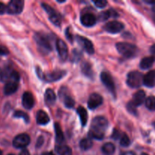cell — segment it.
<instances>
[{
  "instance_id": "obj_29",
  "label": "cell",
  "mask_w": 155,
  "mask_h": 155,
  "mask_svg": "<svg viewBox=\"0 0 155 155\" xmlns=\"http://www.w3.org/2000/svg\"><path fill=\"white\" fill-rule=\"evenodd\" d=\"M56 151L60 155H73L71 149L67 145H58Z\"/></svg>"
},
{
  "instance_id": "obj_26",
  "label": "cell",
  "mask_w": 155,
  "mask_h": 155,
  "mask_svg": "<svg viewBox=\"0 0 155 155\" xmlns=\"http://www.w3.org/2000/svg\"><path fill=\"white\" fill-rule=\"evenodd\" d=\"M115 151V146L111 142L104 144L101 147V152L104 155H112Z\"/></svg>"
},
{
  "instance_id": "obj_31",
  "label": "cell",
  "mask_w": 155,
  "mask_h": 155,
  "mask_svg": "<svg viewBox=\"0 0 155 155\" xmlns=\"http://www.w3.org/2000/svg\"><path fill=\"white\" fill-rule=\"evenodd\" d=\"M130 143L131 142H130V139L129 136L126 133H124L120 137V145L123 147H128L130 146Z\"/></svg>"
},
{
  "instance_id": "obj_43",
  "label": "cell",
  "mask_w": 155,
  "mask_h": 155,
  "mask_svg": "<svg viewBox=\"0 0 155 155\" xmlns=\"http://www.w3.org/2000/svg\"><path fill=\"white\" fill-rule=\"evenodd\" d=\"M42 155H54L52 152H45L43 153Z\"/></svg>"
},
{
  "instance_id": "obj_5",
  "label": "cell",
  "mask_w": 155,
  "mask_h": 155,
  "mask_svg": "<svg viewBox=\"0 0 155 155\" xmlns=\"http://www.w3.org/2000/svg\"><path fill=\"white\" fill-rule=\"evenodd\" d=\"M101 80L105 87L108 89L109 92L116 96V89H115V83L113 80V77L109 73L102 72L101 74Z\"/></svg>"
},
{
  "instance_id": "obj_15",
  "label": "cell",
  "mask_w": 155,
  "mask_h": 155,
  "mask_svg": "<svg viewBox=\"0 0 155 155\" xmlns=\"http://www.w3.org/2000/svg\"><path fill=\"white\" fill-rule=\"evenodd\" d=\"M34 98L32 93L29 92H25L22 96V104L24 107L27 110H30L34 106Z\"/></svg>"
},
{
  "instance_id": "obj_36",
  "label": "cell",
  "mask_w": 155,
  "mask_h": 155,
  "mask_svg": "<svg viewBox=\"0 0 155 155\" xmlns=\"http://www.w3.org/2000/svg\"><path fill=\"white\" fill-rule=\"evenodd\" d=\"M9 53V51L6 47L0 45V55H6Z\"/></svg>"
},
{
  "instance_id": "obj_18",
  "label": "cell",
  "mask_w": 155,
  "mask_h": 155,
  "mask_svg": "<svg viewBox=\"0 0 155 155\" xmlns=\"http://www.w3.org/2000/svg\"><path fill=\"white\" fill-rule=\"evenodd\" d=\"M143 84L147 87H154L155 86V71H151L144 76Z\"/></svg>"
},
{
  "instance_id": "obj_13",
  "label": "cell",
  "mask_w": 155,
  "mask_h": 155,
  "mask_svg": "<svg viewBox=\"0 0 155 155\" xmlns=\"http://www.w3.org/2000/svg\"><path fill=\"white\" fill-rule=\"evenodd\" d=\"M102 103L103 98L101 95L98 93H92V95H90L89 100H88V107L89 109L94 110L99 107Z\"/></svg>"
},
{
  "instance_id": "obj_44",
  "label": "cell",
  "mask_w": 155,
  "mask_h": 155,
  "mask_svg": "<svg viewBox=\"0 0 155 155\" xmlns=\"http://www.w3.org/2000/svg\"><path fill=\"white\" fill-rule=\"evenodd\" d=\"M2 70L0 69V81H2Z\"/></svg>"
},
{
  "instance_id": "obj_48",
  "label": "cell",
  "mask_w": 155,
  "mask_h": 155,
  "mask_svg": "<svg viewBox=\"0 0 155 155\" xmlns=\"http://www.w3.org/2000/svg\"><path fill=\"white\" fill-rule=\"evenodd\" d=\"M8 155H15V154H8Z\"/></svg>"
},
{
  "instance_id": "obj_33",
  "label": "cell",
  "mask_w": 155,
  "mask_h": 155,
  "mask_svg": "<svg viewBox=\"0 0 155 155\" xmlns=\"http://www.w3.org/2000/svg\"><path fill=\"white\" fill-rule=\"evenodd\" d=\"M127 110H128L129 112H130V113H131L132 114H134V115L137 114L136 106L135 105L133 102H132V101H130V102L128 103V104H127Z\"/></svg>"
},
{
  "instance_id": "obj_46",
  "label": "cell",
  "mask_w": 155,
  "mask_h": 155,
  "mask_svg": "<svg viewBox=\"0 0 155 155\" xmlns=\"http://www.w3.org/2000/svg\"><path fill=\"white\" fill-rule=\"evenodd\" d=\"M141 155H148V154H147L146 153H142V154H141Z\"/></svg>"
},
{
  "instance_id": "obj_21",
  "label": "cell",
  "mask_w": 155,
  "mask_h": 155,
  "mask_svg": "<svg viewBox=\"0 0 155 155\" xmlns=\"http://www.w3.org/2000/svg\"><path fill=\"white\" fill-rule=\"evenodd\" d=\"M49 117L43 110H39L36 114V122L39 125H46L49 122Z\"/></svg>"
},
{
  "instance_id": "obj_14",
  "label": "cell",
  "mask_w": 155,
  "mask_h": 155,
  "mask_svg": "<svg viewBox=\"0 0 155 155\" xmlns=\"http://www.w3.org/2000/svg\"><path fill=\"white\" fill-rule=\"evenodd\" d=\"M96 17L90 12L84 13L81 15V18H80V21H81L82 24L87 27H92L95 25V24L96 23Z\"/></svg>"
},
{
  "instance_id": "obj_3",
  "label": "cell",
  "mask_w": 155,
  "mask_h": 155,
  "mask_svg": "<svg viewBox=\"0 0 155 155\" xmlns=\"http://www.w3.org/2000/svg\"><path fill=\"white\" fill-rule=\"evenodd\" d=\"M34 39L41 52L48 54L51 51V45L48 36L44 35L43 33H36L34 36Z\"/></svg>"
},
{
  "instance_id": "obj_42",
  "label": "cell",
  "mask_w": 155,
  "mask_h": 155,
  "mask_svg": "<svg viewBox=\"0 0 155 155\" xmlns=\"http://www.w3.org/2000/svg\"><path fill=\"white\" fill-rule=\"evenodd\" d=\"M150 51H151V52L153 54H155V45H153L151 47V48H150Z\"/></svg>"
},
{
  "instance_id": "obj_49",
  "label": "cell",
  "mask_w": 155,
  "mask_h": 155,
  "mask_svg": "<svg viewBox=\"0 0 155 155\" xmlns=\"http://www.w3.org/2000/svg\"><path fill=\"white\" fill-rule=\"evenodd\" d=\"M154 128H155V122H154Z\"/></svg>"
},
{
  "instance_id": "obj_2",
  "label": "cell",
  "mask_w": 155,
  "mask_h": 155,
  "mask_svg": "<svg viewBox=\"0 0 155 155\" xmlns=\"http://www.w3.org/2000/svg\"><path fill=\"white\" fill-rule=\"evenodd\" d=\"M116 47L118 52L127 58L134 57L138 52L137 47L129 42H118L117 43Z\"/></svg>"
},
{
  "instance_id": "obj_16",
  "label": "cell",
  "mask_w": 155,
  "mask_h": 155,
  "mask_svg": "<svg viewBox=\"0 0 155 155\" xmlns=\"http://www.w3.org/2000/svg\"><path fill=\"white\" fill-rule=\"evenodd\" d=\"M65 74H66V72L64 71H54L45 75L44 79L46 80V81L48 82L57 81V80H59L61 78H63L65 76Z\"/></svg>"
},
{
  "instance_id": "obj_47",
  "label": "cell",
  "mask_w": 155,
  "mask_h": 155,
  "mask_svg": "<svg viewBox=\"0 0 155 155\" xmlns=\"http://www.w3.org/2000/svg\"><path fill=\"white\" fill-rule=\"evenodd\" d=\"M0 155H2V151L1 150H0Z\"/></svg>"
},
{
  "instance_id": "obj_32",
  "label": "cell",
  "mask_w": 155,
  "mask_h": 155,
  "mask_svg": "<svg viewBox=\"0 0 155 155\" xmlns=\"http://www.w3.org/2000/svg\"><path fill=\"white\" fill-rule=\"evenodd\" d=\"M14 117H18V118H22V119H24V120L25 121L26 123H28L29 120H30L29 119L28 115H27L26 113H24V112L21 111V110L15 111V114H14Z\"/></svg>"
},
{
  "instance_id": "obj_12",
  "label": "cell",
  "mask_w": 155,
  "mask_h": 155,
  "mask_svg": "<svg viewBox=\"0 0 155 155\" xmlns=\"http://www.w3.org/2000/svg\"><path fill=\"white\" fill-rule=\"evenodd\" d=\"M56 48H57L59 58L61 59V61H66L68 57V48L64 41L61 39H58L56 42Z\"/></svg>"
},
{
  "instance_id": "obj_17",
  "label": "cell",
  "mask_w": 155,
  "mask_h": 155,
  "mask_svg": "<svg viewBox=\"0 0 155 155\" xmlns=\"http://www.w3.org/2000/svg\"><path fill=\"white\" fill-rule=\"evenodd\" d=\"M18 89V82L10 80L5 83L4 86V93L6 95H10L15 93Z\"/></svg>"
},
{
  "instance_id": "obj_1",
  "label": "cell",
  "mask_w": 155,
  "mask_h": 155,
  "mask_svg": "<svg viewBox=\"0 0 155 155\" xmlns=\"http://www.w3.org/2000/svg\"><path fill=\"white\" fill-rule=\"evenodd\" d=\"M107 127H108V121L105 117L101 116L95 117L92 120V126L89 132V138L101 140L104 138Z\"/></svg>"
},
{
  "instance_id": "obj_7",
  "label": "cell",
  "mask_w": 155,
  "mask_h": 155,
  "mask_svg": "<svg viewBox=\"0 0 155 155\" xmlns=\"http://www.w3.org/2000/svg\"><path fill=\"white\" fill-rule=\"evenodd\" d=\"M42 6L48 15L49 20L51 21V22L56 26L60 25L61 22V18L60 15L55 12V10L53 9L50 5L45 4V3H42Z\"/></svg>"
},
{
  "instance_id": "obj_20",
  "label": "cell",
  "mask_w": 155,
  "mask_h": 155,
  "mask_svg": "<svg viewBox=\"0 0 155 155\" xmlns=\"http://www.w3.org/2000/svg\"><path fill=\"white\" fill-rule=\"evenodd\" d=\"M81 70L85 76L90 79L94 78V71L90 64L87 61H83L81 64Z\"/></svg>"
},
{
  "instance_id": "obj_37",
  "label": "cell",
  "mask_w": 155,
  "mask_h": 155,
  "mask_svg": "<svg viewBox=\"0 0 155 155\" xmlns=\"http://www.w3.org/2000/svg\"><path fill=\"white\" fill-rule=\"evenodd\" d=\"M5 12H7V6L2 2H0V15H3Z\"/></svg>"
},
{
  "instance_id": "obj_9",
  "label": "cell",
  "mask_w": 155,
  "mask_h": 155,
  "mask_svg": "<svg viewBox=\"0 0 155 155\" xmlns=\"http://www.w3.org/2000/svg\"><path fill=\"white\" fill-rule=\"evenodd\" d=\"M124 29V25L120 21H113L105 24L104 26V30L110 33H118Z\"/></svg>"
},
{
  "instance_id": "obj_4",
  "label": "cell",
  "mask_w": 155,
  "mask_h": 155,
  "mask_svg": "<svg viewBox=\"0 0 155 155\" xmlns=\"http://www.w3.org/2000/svg\"><path fill=\"white\" fill-rule=\"evenodd\" d=\"M144 76L139 71H132L127 76V83L130 87L139 88L143 84Z\"/></svg>"
},
{
  "instance_id": "obj_8",
  "label": "cell",
  "mask_w": 155,
  "mask_h": 155,
  "mask_svg": "<svg viewBox=\"0 0 155 155\" xmlns=\"http://www.w3.org/2000/svg\"><path fill=\"white\" fill-rule=\"evenodd\" d=\"M30 136L26 133L18 135L13 140V146L16 148H24L30 144Z\"/></svg>"
},
{
  "instance_id": "obj_24",
  "label": "cell",
  "mask_w": 155,
  "mask_h": 155,
  "mask_svg": "<svg viewBox=\"0 0 155 155\" xmlns=\"http://www.w3.org/2000/svg\"><path fill=\"white\" fill-rule=\"evenodd\" d=\"M77 114H79V117H80V121H81V124L83 127L86 125L87 124V121H88V113L86 111V109L83 107H79L77 108Z\"/></svg>"
},
{
  "instance_id": "obj_10",
  "label": "cell",
  "mask_w": 155,
  "mask_h": 155,
  "mask_svg": "<svg viewBox=\"0 0 155 155\" xmlns=\"http://www.w3.org/2000/svg\"><path fill=\"white\" fill-rule=\"evenodd\" d=\"M59 95H60L61 98L63 101L64 104L68 108H72L74 107V104H75V101L73 99L72 97L69 95L68 89L65 87H62L61 89L59 90Z\"/></svg>"
},
{
  "instance_id": "obj_11",
  "label": "cell",
  "mask_w": 155,
  "mask_h": 155,
  "mask_svg": "<svg viewBox=\"0 0 155 155\" xmlns=\"http://www.w3.org/2000/svg\"><path fill=\"white\" fill-rule=\"evenodd\" d=\"M77 40L78 42V43L80 44V46L85 50L87 53H89V54H92L95 52V50H94V46L93 44L92 43L89 39H88L87 38L83 37L82 36H77Z\"/></svg>"
},
{
  "instance_id": "obj_30",
  "label": "cell",
  "mask_w": 155,
  "mask_h": 155,
  "mask_svg": "<svg viewBox=\"0 0 155 155\" xmlns=\"http://www.w3.org/2000/svg\"><path fill=\"white\" fill-rule=\"evenodd\" d=\"M145 106L150 110H155V97L150 96L145 100Z\"/></svg>"
},
{
  "instance_id": "obj_35",
  "label": "cell",
  "mask_w": 155,
  "mask_h": 155,
  "mask_svg": "<svg viewBox=\"0 0 155 155\" xmlns=\"http://www.w3.org/2000/svg\"><path fill=\"white\" fill-rule=\"evenodd\" d=\"M121 136H120V133L119 131H118L117 130H114L113 133H112V136H111V138L112 139H115V140H117V139H120Z\"/></svg>"
},
{
  "instance_id": "obj_6",
  "label": "cell",
  "mask_w": 155,
  "mask_h": 155,
  "mask_svg": "<svg viewBox=\"0 0 155 155\" xmlns=\"http://www.w3.org/2000/svg\"><path fill=\"white\" fill-rule=\"evenodd\" d=\"M24 2L22 0H12L7 6V12L10 15H18L24 9Z\"/></svg>"
},
{
  "instance_id": "obj_34",
  "label": "cell",
  "mask_w": 155,
  "mask_h": 155,
  "mask_svg": "<svg viewBox=\"0 0 155 155\" xmlns=\"http://www.w3.org/2000/svg\"><path fill=\"white\" fill-rule=\"evenodd\" d=\"M93 3L95 5V6H97L98 8H104L107 5V2L104 1V0H98V1H94Z\"/></svg>"
},
{
  "instance_id": "obj_23",
  "label": "cell",
  "mask_w": 155,
  "mask_h": 155,
  "mask_svg": "<svg viewBox=\"0 0 155 155\" xmlns=\"http://www.w3.org/2000/svg\"><path fill=\"white\" fill-rule=\"evenodd\" d=\"M54 131H55L56 142H57L58 145H61L64 140V136L63 132H62L60 125L57 123L54 124Z\"/></svg>"
},
{
  "instance_id": "obj_39",
  "label": "cell",
  "mask_w": 155,
  "mask_h": 155,
  "mask_svg": "<svg viewBox=\"0 0 155 155\" xmlns=\"http://www.w3.org/2000/svg\"><path fill=\"white\" fill-rule=\"evenodd\" d=\"M19 155H30V153H29V151L27 150L24 149L20 152Z\"/></svg>"
},
{
  "instance_id": "obj_25",
  "label": "cell",
  "mask_w": 155,
  "mask_h": 155,
  "mask_svg": "<svg viewBox=\"0 0 155 155\" xmlns=\"http://www.w3.org/2000/svg\"><path fill=\"white\" fill-rule=\"evenodd\" d=\"M154 62V57H146L142 59L140 62V68L143 70L149 69L151 68Z\"/></svg>"
},
{
  "instance_id": "obj_38",
  "label": "cell",
  "mask_w": 155,
  "mask_h": 155,
  "mask_svg": "<svg viewBox=\"0 0 155 155\" xmlns=\"http://www.w3.org/2000/svg\"><path fill=\"white\" fill-rule=\"evenodd\" d=\"M120 155H136L133 151H125V152L121 153Z\"/></svg>"
},
{
  "instance_id": "obj_19",
  "label": "cell",
  "mask_w": 155,
  "mask_h": 155,
  "mask_svg": "<svg viewBox=\"0 0 155 155\" xmlns=\"http://www.w3.org/2000/svg\"><path fill=\"white\" fill-rule=\"evenodd\" d=\"M145 92L143 90H139L136 92V93L133 95V101L132 102L137 107V106L142 105L144 102L145 101L146 98H145Z\"/></svg>"
},
{
  "instance_id": "obj_27",
  "label": "cell",
  "mask_w": 155,
  "mask_h": 155,
  "mask_svg": "<svg viewBox=\"0 0 155 155\" xmlns=\"http://www.w3.org/2000/svg\"><path fill=\"white\" fill-rule=\"evenodd\" d=\"M93 142H92V139L90 138H85L80 141V147L83 151H87V150L90 149L92 147Z\"/></svg>"
},
{
  "instance_id": "obj_41",
  "label": "cell",
  "mask_w": 155,
  "mask_h": 155,
  "mask_svg": "<svg viewBox=\"0 0 155 155\" xmlns=\"http://www.w3.org/2000/svg\"><path fill=\"white\" fill-rule=\"evenodd\" d=\"M42 142H43V138H39V139H38V142H37V146L38 147H39L40 146V145H42Z\"/></svg>"
},
{
  "instance_id": "obj_28",
  "label": "cell",
  "mask_w": 155,
  "mask_h": 155,
  "mask_svg": "<svg viewBox=\"0 0 155 155\" xmlns=\"http://www.w3.org/2000/svg\"><path fill=\"white\" fill-rule=\"evenodd\" d=\"M116 17H118V14L114 10H112V9L103 12L100 15V18L102 21H105V20L109 19L110 18H116Z\"/></svg>"
},
{
  "instance_id": "obj_22",
  "label": "cell",
  "mask_w": 155,
  "mask_h": 155,
  "mask_svg": "<svg viewBox=\"0 0 155 155\" xmlns=\"http://www.w3.org/2000/svg\"><path fill=\"white\" fill-rule=\"evenodd\" d=\"M56 101V95L54 91L51 89H48L45 93V101L48 105H53Z\"/></svg>"
},
{
  "instance_id": "obj_40",
  "label": "cell",
  "mask_w": 155,
  "mask_h": 155,
  "mask_svg": "<svg viewBox=\"0 0 155 155\" xmlns=\"http://www.w3.org/2000/svg\"><path fill=\"white\" fill-rule=\"evenodd\" d=\"M66 36H68V39H69L70 41H71V42H72L73 41V38H72V36H71V34H69V30H67V31H66Z\"/></svg>"
},
{
  "instance_id": "obj_45",
  "label": "cell",
  "mask_w": 155,
  "mask_h": 155,
  "mask_svg": "<svg viewBox=\"0 0 155 155\" xmlns=\"http://www.w3.org/2000/svg\"><path fill=\"white\" fill-rule=\"evenodd\" d=\"M153 11H154V12H155V5H154V6H153Z\"/></svg>"
}]
</instances>
